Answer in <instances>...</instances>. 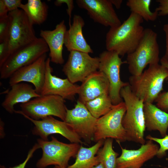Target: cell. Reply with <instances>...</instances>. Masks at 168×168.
<instances>
[{
    "mask_svg": "<svg viewBox=\"0 0 168 168\" xmlns=\"http://www.w3.org/2000/svg\"><path fill=\"white\" fill-rule=\"evenodd\" d=\"M143 19L131 12L128 18L120 25L110 28L106 35V50L123 56L133 52L138 45L143 33L142 26Z\"/></svg>",
    "mask_w": 168,
    "mask_h": 168,
    "instance_id": "6da1fadb",
    "label": "cell"
},
{
    "mask_svg": "<svg viewBox=\"0 0 168 168\" xmlns=\"http://www.w3.org/2000/svg\"><path fill=\"white\" fill-rule=\"evenodd\" d=\"M120 94L126 107L122 124L126 131L127 141L144 144V103L133 93L129 84L121 89Z\"/></svg>",
    "mask_w": 168,
    "mask_h": 168,
    "instance_id": "7a4b0ae2",
    "label": "cell"
},
{
    "mask_svg": "<svg viewBox=\"0 0 168 168\" xmlns=\"http://www.w3.org/2000/svg\"><path fill=\"white\" fill-rule=\"evenodd\" d=\"M168 69L159 63L149 65L138 76H131L129 84L133 93L144 103H153L163 90Z\"/></svg>",
    "mask_w": 168,
    "mask_h": 168,
    "instance_id": "3957f363",
    "label": "cell"
},
{
    "mask_svg": "<svg viewBox=\"0 0 168 168\" xmlns=\"http://www.w3.org/2000/svg\"><path fill=\"white\" fill-rule=\"evenodd\" d=\"M157 39V34L152 29H144L135 49L127 55L126 61L132 76L140 75L148 65L159 63L160 59Z\"/></svg>",
    "mask_w": 168,
    "mask_h": 168,
    "instance_id": "277c9868",
    "label": "cell"
},
{
    "mask_svg": "<svg viewBox=\"0 0 168 168\" xmlns=\"http://www.w3.org/2000/svg\"><path fill=\"white\" fill-rule=\"evenodd\" d=\"M65 103V100L58 96H40L21 104V110H15L14 113L35 120L54 116L65 121L67 109Z\"/></svg>",
    "mask_w": 168,
    "mask_h": 168,
    "instance_id": "5b68a950",
    "label": "cell"
},
{
    "mask_svg": "<svg viewBox=\"0 0 168 168\" xmlns=\"http://www.w3.org/2000/svg\"><path fill=\"white\" fill-rule=\"evenodd\" d=\"M37 141L42 151V156L36 163L38 168H45L50 165L67 168L69 160L76 156L81 146L78 143L61 142L53 136L50 141L40 138Z\"/></svg>",
    "mask_w": 168,
    "mask_h": 168,
    "instance_id": "8992f818",
    "label": "cell"
},
{
    "mask_svg": "<svg viewBox=\"0 0 168 168\" xmlns=\"http://www.w3.org/2000/svg\"><path fill=\"white\" fill-rule=\"evenodd\" d=\"M49 51L44 40L41 38H37L9 56L0 67V78L5 79L9 78L16 71L33 63Z\"/></svg>",
    "mask_w": 168,
    "mask_h": 168,
    "instance_id": "52a82bcc",
    "label": "cell"
},
{
    "mask_svg": "<svg viewBox=\"0 0 168 168\" xmlns=\"http://www.w3.org/2000/svg\"><path fill=\"white\" fill-rule=\"evenodd\" d=\"M126 111L124 101L113 105L106 114L97 119L93 141L111 138L118 142L127 141L126 133L122 121Z\"/></svg>",
    "mask_w": 168,
    "mask_h": 168,
    "instance_id": "ba28073f",
    "label": "cell"
},
{
    "mask_svg": "<svg viewBox=\"0 0 168 168\" xmlns=\"http://www.w3.org/2000/svg\"><path fill=\"white\" fill-rule=\"evenodd\" d=\"M8 17L9 26L6 40L10 56L37 38L35 35L33 25L23 10L18 9L9 12Z\"/></svg>",
    "mask_w": 168,
    "mask_h": 168,
    "instance_id": "9c48e42d",
    "label": "cell"
},
{
    "mask_svg": "<svg viewBox=\"0 0 168 168\" xmlns=\"http://www.w3.org/2000/svg\"><path fill=\"white\" fill-rule=\"evenodd\" d=\"M99 57L98 70L103 72L108 80L109 95L113 105L118 104L123 101L120 94L121 89L129 84L122 81L120 77L121 66L127 62L122 61L118 54L112 51H104Z\"/></svg>",
    "mask_w": 168,
    "mask_h": 168,
    "instance_id": "30bf717a",
    "label": "cell"
},
{
    "mask_svg": "<svg viewBox=\"0 0 168 168\" xmlns=\"http://www.w3.org/2000/svg\"><path fill=\"white\" fill-rule=\"evenodd\" d=\"M99 57H92L89 53L77 51L70 52L62 71L72 82H82L89 75L98 70Z\"/></svg>",
    "mask_w": 168,
    "mask_h": 168,
    "instance_id": "8fae6325",
    "label": "cell"
},
{
    "mask_svg": "<svg viewBox=\"0 0 168 168\" xmlns=\"http://www.w3.org/2000/svg\"><path fill=\"white\" fill-rule=\"evenodd\" d=\"M97 120L85 105L78 100L73 108L67 109L65 121L87 143L93 141Z\"/></svg>",
    "mask_w": 168,
    "mask_h": 168,
    "instance_id": "7c38bea8",
    "label": "cell"
},
{
    "mask_svg": "<svg viewBox=\"0 0 168 168\" xmlns=\"http://www.w3.org/2000/svg\"><path fill=\"white\" fill-rule=\"evenodd\" d=\"M22 115L34 124L32 130V134L40 136L44 140H48V137L50 135L58 134L65 138L71 143H83L80 137L65 121L56 119L52 116L35 120L25 115Z\"/></svg>",
    "mask_w": 168,
    "mask_h": 168,
    "instance_id": "4fadbf2b",
    "label": "cell"
},
{
    "mask_svg": "<svg viewBox=\"0 0 168 168\" xmlns=\"http://www.w3.org/2000/svg\"><path fill=\"white\" fill-rule=\"evenodd\" d=\"M76 2L96 22L110 28L121 24L110 0H77Z\"/></svg>",
    "mask_w": 168,
    "mask_h": 168,
    "instance_id": "5bb4252c",
    "label": "cell"
},
{
    "mask_svg": "<svg viewBox=\"0 0 168 168\" xmlns=\"http://www.w3.org/2000/svg\"><path fill=\"white\" fill-rule=\"evenodd\" d=\"M50 62V58H47L44 82L40 95H56L65 100H74L76 95L79 93L80 86L72 83L68 78L63 79L53 75Z\"/></svg>",
    "mask_w": 168,
    "mask_h": 168,
    "instance_id": "9a60e30c",
    "label": "cell"
},
{
    "mask_svg": "<svg viewBox=\"0 0 168 168\" xmlns=\"http://www.w3.org/2000/svg\"><path fill=\"white\" fill-rule=\"evenodd\" d=\"M47 58V54H44L31 64L16 71L9 78L10 86L23 82H30L40 95L44 82Z\"/></svg>",
    "mask_w": 168,
    "mask_h": 168,
    "instance_id": "2e32d148",
    "label": "cell"
},
{
    "mask_svg": "<svg viewBox=\"0 0 168 168\" xmlns=\"http://www.w3.org/2000/svg\"><path fill=\"white\" fill-rule=\"evenodd\" d=\"M120 146L121 153L117 158V168H141L146 162L156 156L159 148L150 140L137 149H127Z\"/></svg>",
    "mask_w": 168,
    "mask_h": 168,
    "instance_id": "e0dca14e",
    "label": "cell"
},
{
    "mask_svg": "<svg viewBox=\"0 0 168 168\" xmlns=\"http://www.w3.org/2000/svg\"><path fill=\"white\" fill-rule=\"evenodd\" d=\"M67 31L64 20L57 24L53 30H40L41 38L46 43L49 49L51 62L60 65L64 63L63 51Z\"/></svg>",
    "mask_w": 168,
    "mask_h": 168,
    "instance_id": "ac0fdd59",
    "label": "cell"
},
{
    "mask_svg": "<svg viewBox=\"0 0 168 168\" xmlns=\"http://www.w3.org/2000/svg\"><path fill=\"white\" fill-rule=\"evenodd\" d=\"M110 85L105 75L99 70L87 77L80 86L78 100L86 102L105 94H109Z\"/></svg>",
    "mask_w": 168,
    "mask_h": 168,
    "instance_id": "d6986e66",
    "label": "cell"
},
{
    "mask_svg": "<svg viewBox=\"0 0 168 168\" xmlns=\"http://www.w3.org/2000/svg\"><path fill=\"white\" fill-rule=\"evenodd\" d=\"M84 25V21L81 16L74 15L72 23L67 30L65 37L64 45L69 52L77 51L89 54L93 53L83 35L82 30Z\"/></svg>",
    "mask_w": 168,
    "mask_h": 168,
    "instance_id": "ffe728a7",
    "label": "cell"
},
{
    "mask_svg": "<svg viewBox=\"0 0 168 168\" xmlns=\"http://www.w3.org/2000/svg\"><path fill=\"white\" fill-rule=\"evenodd\" d=\"M11 86V89L2 103V107L10 114L15 112L14 107L16 105L26 103L41 96L31 85L26 83L20 82Z\"/></svg>",
    "mask_w": 168,
    "mask_h": 168,
    "instance_id": "44dd1931",
    "label": "cell"
},
{
    "mask_svg": "<svg viewBox=\"0 0 168 168\" xmlns=\"http://www.w3.org/2000/svg\"><path fill=\"white\" fill-rule=\"evenodd\" d=\"M143 111L146 129L158 131L163 137L167 135L168 113L150 103H144Z\"/></svg>",
    "mask_w": 168,
    "mask_h": 168,
    "instance_id": "7402d4cb",
    "label": "cell"
},
{
    "mask_svg": "<svg viewBox=\"0 0 168 168\" xmlns=\"http://www.w3.org/2000/svg\"><path fill=\"white\" fill-rule=\"evenodd\" d=\"M104 143V140H101L89 147L81 146L74 163L67 168H92L98 165L99 163L96 155Z\"/></svg>",
    "mask_w": 168,
    "mask_h": 168,
    "instance_id": "603a6c76",
    "label": "cell"
},
{
    "mask_svg": "<svg viewBox=\"0 0 168 168\" xmlns=\"http://www.w3.org/2000/svg\"><path fill=\"white\" fill-rule=\"evenodd\" d=\"M20 8L25 12L33 25H40L47 19L48 6L40 0H28L26 3L22 4Z\"/></svg>",
    "mask_w": 168,
    "mask_h": 168,
    "instance_id": "cb8c5ba5",
    "label": "cell"
},
{
    "mask_svg": "<svg viewBox=\"0 0 168 168\" xmlns=\"http://www.w3.org/2000/svg\"><path fill=\"white\" fill-rule=\"evenodd\" d=\"M84 105L91 114L97 119L108 113L113 105L108 93L87 101Z\"/></svg>",
    "mask_w": 168,
    "mask_h": 168,
    "instance_id": "d4e9b609",
    "label": "cell"
},
{
    "mask_svg": "<svg viewBox=\"0 0 168 168\" xmlns=\"http://www.w3.org/2000/svg\"><path fill=\"white\" fill-rule=\"evenodd\" d=\"M151 0H128L126 5L132 12L142 17L146 21H153L157 19L158 12L156 11L152 12L150 10Z\"/></svg>",
    "mask_w": 168,
    "mask_h": 168,
    "instance_id": "484cf974",
    "label": "cell"
},
{
    "mask_svg": "<svg viewBox=\"0 0 168 168\" xmlns=\"http://www.w3.org/2000/svg\"><path fill=\"white\" fill-rule=\"evenodd\" d=\"M113 139L108 138L104 142L103 146L97 154L98 161L105 168H117V160L119 153L113 148Z\"/></svg>",
    "mask_w": 168,
    "mask_h": 168,
    "instance_id": "4316f807",
    "label": "cell"
},
{
    "mask_svg": "<svg viewBox=\"0 0 168 168\" xmlns=\"http://www.w3.org/2000/svg\"><path fill=\"white\" fill-rule=\"evenodd\" d=\"M146 138L155 142L160 145V147L156 155L158 157L161 158L166 155V152L168 150V135L162 138L155 137L148 135L146 136Z\"/></svg>",
    "mask_w": 168,
    "mask_h": 168,
    "instance_id": "83f0119b",
    "label": "cell"
},
{
    "mask_svg": "<svg viewBox=\"0 0 168 168\" xmlns=\"http://www.w3.org/2000/svg\"><path fill=\"white\" fill-rule=\"evenodd\" d=\"M155 101L158 107L168 113V91L161 93Z\"/></svg>",
    "mask_w": 168,
    "mask_h": 168,
    "instance_id": "f1b7e54d",
    "label": "cell"
},
{
    "mask_svg": "<svg viewBox=\"0 0 168 168\" xmlns=\"http://www.w3.org/2000/svg\"><path fill=\"white\" fill-rule=\"evenodd\" d=\"M9 26V21L8 16L0 18V41L7 40Z\"/></svg>",
    "mask_w": 168,
    "mask_h": 168,
    "instance_id": "f546056e",
    "label": "cell"
},
{
    "mask_svg": "<svg viewBox=\"0 0 168 168\" xmlns=\"http://www.w3.org/2000/svg\"><path fill=\"white\" fill-rule=\"evenodd\" d=\"M9 56V50L7 40L0 41V67Z\"/></svg>",
    "mask_w": 168,
    "mask_h": 168,
    "instance_id": "4dcf8cb0",
    "label": "cell"
},
{
    "mask_svg": "<svg viewBox=\"0 0 168 168\" xmlns=\"http://www.w3.org/2000/svg\"><path fill=\"white\" fill-rule=\"evenodd\" d=\"M40 147L37 143L35 144L32 147L29 151L27 157L25 161L22 163L18 165L9 168H6L4 166H0L1 168H25V166L30 159L32 157L34 152L38 149Z\"/></svg>",
    "mask_w": 168,
    "mask_h": 168,
    "instance_id": "1f68e13d",
    "label": "cell"
},
{
    "mask_svg": "<svg viewBox=\"0 0 168 168\" xmlns=\"http://www.w3.org/2000/svg\"><path fill=\"white\" fill-rule=\"evenodd\" d=\"M158 6L155 10L158 12V16H164L168 15V0H157Z\"/></svg>",
    "mask_w": 168,
    "mask_h": 168,
    "instance_id": "d6a6232c",
    "label": "cell"
},
{
    "mask_svg": "<svg viewBox=\"0 0 168 168\" xmlns=\"http://www.w3.org/2000/svg\"><path fill=\"white\" fill-rule=\"evenodd\" d=\"M64 3H65L68 6V8L66 11L69 17V26H70L71 25L70 19L72 12L74 7L73 1L72 0H56L54 2V4L57 6H60Z\"/></svg>",
    "mask_w": 168,
    "mask_h": 168,
    "instance_id": "836d02e7",
    "label": "cell"
},
{
    "mask_svg": "<svg viewBox=\"0 0 168 168\" xmlns=\"http://www.w3.org/2000/svg\"><path fill=\"white\" fill-rule=\"evenodd\" d=\"M9 12L20 8L22 4L21 0H3Z\"/></svg>",
    "mask_w": 168,
    "mask_h": 168,
    "instance_id": "e575fe53",
    "label": "cell"
},
{
    "mask_svg": "<svg viewBox=\"0 0 168 168\" xmlns=\"http://www.w3.org/2000/svg\"><path fill=\"white\" fill-rule=\"evenodd\" d=\"M9 12L3 0H0V18L8 17Z\"/></svg>",
    "mask_w": 168,
    "mask_h": 168,
    "instance_id": "d590c367",
    "label": "cell"
},
{
    "mask_svg": "<svg viewBox=\"0 0 168 168\" xmlns=\"http://www.w3.org/2000/svg\"><path fill=\"white\" fill-rule=\"evenodd\" d=\"M163 30L165 34L166 40V50L164 56L168 59V24L164 25Z\"/></svg>",
    "mask_w": 168,
    "mask_h": 168,
    "instance_id": "8d00e7d4",
    "label": "cell"
},
{
    "mask_svg": "<svg viewBox=\"0 0 168 168\" xmlns=\"http://www.w3.org/2000/svg\"><path fill=\"white\" fill-rule=\"evenodd\" d=\"M110 1L112 5H114L118 9L120 7L123 2L122 0H110Z\"/></svg>",
    "mask_w": 168,
    "mask_h": 168,
    "instance_id": "74e56055",
    "label": "cell"
},
{
    "mask_svg": "<svg viewBox=\"0 0 168 168\" xmlns=\"http://www.w3.org/2000/svg\"><path fill=\"white\" fill-rule=\"evenodd\" d=\"M161 64L164 66L168 69V59L164 56L160 59Z\"/></svg>",
    "mask_w": 168,
    "mask_h": 168,
    "instance_id": "f35d334b",
    "label": "cell"
},
{
    "mask_svg": "<svg viewBox=\"0 0 168 168\" xmlns=\"http://www.w3.org/2000/svg\"><path fill=\"white\" fill-rule=\"evenodd\" d=\"M92 168H105L104 166L101 163H99Z\"/></svg>",
    "mask_w": 168,
    "mask_h": 168,
    "instance_id": "ab89813d",
    "label": "cell"
},
{
    "mask_svg": "<svg viewBox=\"0 0 168 168\" xmlns=\"http://www.w3.org/2000/svg\"><path fill=\"white\" fill-rule=\"evenodd\" d=\"M52 168H63V167H62L59 166H54V167Z\"/></svg>",
    "mask_w": 168,
    "mask_h": 168,
    "instance_id": "60d3db41",
    "label": "cell"
}]
</instances>
